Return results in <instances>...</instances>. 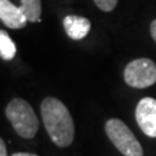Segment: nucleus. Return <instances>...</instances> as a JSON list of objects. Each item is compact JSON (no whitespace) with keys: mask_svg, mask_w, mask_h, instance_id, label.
Instances as JSON below:
<instances>
[{"mask_svg":"<svg viewBox=\"0 0 156 156\" xmlns=\"http://www.w3.org/2000/svg\"><path fill=\"white\" fill-rule=\"evenodd\" d=\"M41 115L47 134L57 147H68L74 140V121L69 109L56 98H46L41 104Z\"/></svg>","mask_w":156,"mask_h":156,"instance_id":"obj_1","label":"nucleus"},{"mask_svg":"<svg viewBox=\"0 0 156 156\" xmlns=\"http://www.w3.org/2000/svg\"><path fill=\"white\" fill-rule=\"evenodd\" d=\"M5 116L14 131L25 139H31L37 135L39 121L33 107L21 98H14L8 103Z\"/></svg>","mask_w":156,"mask_h":156,"instance_id":"obj_2","label":"nucleus"},{"mask_svg":"<svg viewBox=\"0 0 156 156\" xmlns=\"http://www.w3.org/2000/svg\"><path fill=\"white\" fill-rule=\"evenodd\" d=\"M105 134L124 156H143V148L124 121L109 119L105 122Z\"/></svg>","mask_w":156,"mask_h":156,"instance_id":"obj_3","label":"nucleus"},{"mask_svg":"<svg viewBox=\"0 0 156 156\" xmlns=\"http://www.w3.org/2000/svg\"><path fill=\"white\" fill-rule=\"evenodd\" d=\"M125 83L134 89H146L156 83V64L151 58L140 57L130 61L124 69Z\"/></svg>","mask_w":156,"mask_h":156,"instance_id":"obj_4","label":"nucleus"},{"mask_svg":"<svg viewBox=\"0 0 156 156\" xmlns=\"http://www.w3.org/2000/svg\"><path fill=\"white\" fill-rule=\"evenodd\" d=\"M135 120L139 129L150 138H156V99L146 96L135 107Z\"/></svg>","mask_w":156,"mask_h":156,"instance_id":"obj_5","label":"nucleus"},{"mask_svg":"<svg viewBox=\"0 0 156 156\" xmlns=\"http://www.w3.org/2000/svg\"><path fill=\"white\" fill-rule=\"evenodd\" d=\"M0 20L9 29H22L26 26L27 17L21 7H16L9 0H0Z\"/></svg>","mask_w":156,"mask_h":156,"instance_id":"obj_6","label":"nucleus"},{"mask_svg":"<svg viewBox=\"0 0 156 156\" xmlns=\"http://www.w3.org/2000/svg\"><path fill=\"white\" fill-rule=\"evenodd\" d=\"M64 29L66 35L73 41H81L83 39L87 34H89L91 29L90 20L82 16H74V14H69L64 18Z\"/></svg>","mask_w":156,"mask_h":156,"instance_id":"obj_7","label":"nucleus"},{"mask_svg":"<svg viewBox=\"0 0 156 156\" xmlns=\"http://www.w3.org/2000/svg\"><path fill=\"white\" fill-rule=\"evenodd\" d=\"M22 11L25 12L30 22H41L42 14V2L41 0H20Z\"/></svg>","mask_w":156,"mask_h":156,"instance_id":"obj_8","label":"nucleus"},{"mask_svg":"<svg viewBox=\"0 0 156 156\" xmlns=\"http://www.w3.org/2000/svg\"><path fill=\"white\" fill-rule=\"evenodd\" d=\"M16 44L13 43L11 37L8 35V33L2 30L0 31V56H2V58L5 61H11L16 56Z\"/></svg>","mask_w":156,"mask_h":156,"instance_id":"obj_9","label":"nucleus"},{"mask_svg":"<svg viewBox=\"0 0 156 156\" xmlns=\"http://www.w3.org/2000/svg\"><path fill=\"white\" fill-rule=\"evenodd\" d=\"M119 0H94L95 5L103 12H112L117 5Z\"/></svg>","mask_w":156,"mask_h":156,"instance_id":"obj_10","label":"nucleus"},{"mask_svg":"<svg viewBox=\"0 0 156 156\" xmlns=\"http://www.w3.org/2000/svg\"><path fill=\"white\" fill-rule=\"evenodd\" d=\"M150 33H151V37H152V39H154L155 43H156V20H154V21L151 22Z\"/></svg>","mask_w":156,"mask_h":156,"instance_id":"obj_11","label":"nucleus"},{"mask_svg":"<svg viewBox=\"0 0 156 156\" xmlns=\"http://www.w3.org/2000/svg\"><path fill=\"white\" fill-rule=\"evenodd\" d=\"M0 156H8L7 147H5V142H4V139H0Z\"/></svg>","mask_w":156,"mask_h":156,"instance_id":"obj_12","label":"nucleus"},{"mask_svg":"<svg viewBox=\"0 0 156 156\" xmlns=\"http://www.w3.org/2000/svg\"><path fill=\"white\" fill-rule=\"evenodd\" d=\"M12 156H38V155L31 152H14Z\"/></svg>","mask_w":156,"mask_h":156,"instance_id":"obj_13","label":"nucleus"}]
</instances>
